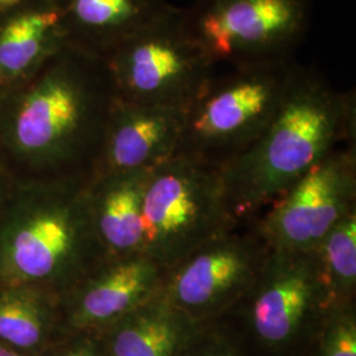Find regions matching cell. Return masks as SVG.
Masks as SVG:
<instances>
[{
    "instance_id": "cell-21",
    "label": "cell",
    "mask_w": 356,
    "mask_h": 356,
    "mask_svg": "<svg viewBox=\"0 0 356 356\" xmlns=\"http://www.w3.org/2000/svg\"><path fill=\"white\" fill-rule=\"evenodd\" d=\"M17 178L15 177L13 169L8 164L4 153L0 148V191L4 189H11Z\"/></svg>"
},
{
    "instance_id": "cell-8",
    "label": "cell",
    "mask_w": 356,
    "mask_h": 356,
    "mask_svg": "<svg viewBox=\"0 0 356 356\" xmlns=\"http://www.w3.org/2000/svg\"><path fill=\"white\" fill-rule=\"evenodd\" d=\"M269 248L252 227L206 243L166 269L160 293L189 318L209 326L252 289Z\"/></svg>"
},
{
    "instance_id": "cell-10",
    "label": "cell",
    "mask_w": 356,
    "mask_h": 356,
    "mask_svg": "<svg viewBox=\"0 0 356 356\" xmlns=\"http://www.w3.org/2000/svg\"><path fill=\"white\" fill-rule=\"evenodd\" d=\"M247 300L254 339L282 354L310 343L325 313L314 251H272Z\"/></svg>"
},
{
    "instance_id": "cell-4",
    "label": "cell",
    "mask_w": 356,
    "mask_h": 356,
    "mask_svg": "<svg viewBox=\"0 0 356 356\" xmlns=\"http://www.w3.org/2000/svg\"><path fill=\"white\" fill-rule=\"evenodd\" d=\"M298 66L289 58L213 76L185 111L177 153L222 168L244 152L277 113Z\"/></svg>"
},
{
    "instance_id": "cell-9",
    "label": "cell",
    "mask_w": 356,
    "mask_h": 356,
    "mask_svg": "<svg viewBox=\"0 0 356 356\" xmlns=\"http://www.w3.org/2000/svg\"><path fill=\"white\" fill-rule=\"evenodd\" d=\"M355 141L327 153L269 204L254 226L272 251L312 252L342 218L356 210Z\"/></svg>"
},
{
    "instance_id": "cell-6",
    "label": "cell",
    "mask_w": 356,
    "mask_h": 356,
    "mask_svg": "<svg viewBox=\"0 0 356 356\" xmlns=\"http://www.w3.org/2000/svg\"><path fill=\"white\" fill-rule=\"evenodd\" d=\"M310 19L312 0H194L182 8L209 61L231 67L293 58Z\"/></svg>"
},
{
    "instance_id": "cell-25",
    "label": "cell",
    "mask_w": 356,
    "mask_h": 356,
    "mask_svg": "<svg viewBox=\"0 0 356 356\" xmlns=\"http://www.w3.org/2000/svg\"><path fill=\"white\" fill-rule=\"evenodd\" d=\"M1 94H3V91H1V90H0V97H1Z\"/></svg>"
},
{
    "instance_id": "cell-18",
    "label": "cell",
    "mask_w": 356,
    "mask_h": 356,
    "mask_svg": "<svg viewBox=\"0 0 356 356\" xmlns=\"http://www.w3.org/2000/svg\"><path fill=\"white\" fill-rule=\"evenodd\" d=\"M45 318L41 306L22 294H6L0 298V338L22 348L41 341Z\"/></svg>"
},
{
    "instance_id": "cell-14",
    "label": "cell",
    "mask_w": 356,
    "mask_h": 356,
    "mask_svg": "<svg viewBox=\"0 0 356 356\" xmlns=\"http://www.w3.org/2000/svg\"><path fill=\"white\" fill-rule=\"evenodd\" d=\"M165 269L148 254L107 261L82 291L73 322L76 327H110L160 292Z\"/></svg>"
},
{
    "instance_id": "cell-3",
    "label": "cell",
    "mask_w": 356,
    "mask_h": 356,
    "mask_svg": "<svg viewBox=\"0 0 356 356\" xmlns=\"http://www.w3.org/2000/svg\"><path fill=\"white\" fill-rule=\"evenodd\" d=\"M90 179H16V202L0 232V254L20 276H65L90 254L103 257L90 213Z\"/></svg>"
},
{
    "instance_id": "cell-24",
    "label": "cell",
    "mask_w": 356,
    "mask_h": 356,
    "mask_svg": "<svg viewBox=\"0 0 356 356\" xmlns=\"http://www.w3.org/2000/svg\"><path fill=\"white\" fill-rule=\"evenodd\" d=\"M19 1H22V0H0V10H4V8H7V7H11V6L19 3Z\"/></svg>"
},
{
    "instance_id": "cell-11",
    "label": "cell",
    "mask_w": 356,
    "mask_h": 356,
    "mask_svg": "<svg viewBox=\"0 0 356 356\" xmlns=\"http://www.w3.org/2000/svg\"><path fill=\"white\" fill-rule=\"evenodd\" d=\"M185 111L116 98L92 176L152 170L178 152Z\"/></svg>"
},
{
    "instance_id": "cell-23",
    "label": "cell",
    "mask_w": 356,
    "mask_h": 356,
    "mask_svg": "<svg viewBox=\"0 0 356 356\" xmlns=\"http://www.w3.org/2000/svg\"><path fill=\"white\" fill-rule=\"evenodd\" d=\"M0 356H20L19 354H16L13 350L4 347V346H0Z\"/></svg>"
},
{
    "instance_id": "cell-1",
    "label": "cell",
    "mask_w": 356,
    "mask_h": 356,
    "mask_svg": "<svg viewBox=\"0 0 356 356\" xmlns=\"http://www.w3.org/2000/svg\"><path fill=\"white\" fill-rule=\"evenodd\" d=\"M102 58L70 44L0 97V148L16 178L91 176L116 101Z\"/></svg>"
},
{
    "instance_id": "cell-22",
    "label": "cell",
    "mask_w": 356,
    "mask_h": 356,
    "mask_svg": "<svg viewBox=\"0 0 356 356\" xmlns=\"http://www.w3.org/2000/svg\"><path fill=\"white\" fill-rule=\"evenodd\" d=\"M60 356H101L90 343L76 344L73 348L65 351Z\"/></svg>"
},
{
    "instance_id": "cell-5",
    "label": "cell",
    "mask_w": 356,
    "mask_h": 356,
    "mask_svg": "<svg viewBox=\"0 0 356 356\" xmlns=\"http://www.w3.org/2000/svg\"><path fill=\"white\" fill-rule=\"evenodd\" d=\"M143 219L144 254L165 270L241 226L229 209L220 168L184 153L151 170Z\"/></svg>"
},
{
    "instance_id": "cell-13",
    "label": "cell",
    "mask_w": 356,
    "mask_h": 356,
    "mask_svg": "<svg viewBox=\"0 0 356 356\" xmlns=\"http://www.w3.org/2000/svg\"><path fill=\"white\" fill-rule=\"evenodd\" d=\"M151 170L92 176L89 204L106 261L144 254V195Z\"/></svg>"
},
{
    "instance_id": "cell-16",
    "label": "cell",
    "mask_w": 356,
    "mask_h": 356,
    "mask_svg": "<svg viewBox=\"0 0 356 356\" xmlns=\"http://www.w3.org/2000/svg\"><path fill=\"white\" fill-rule=\"evenodd\" d=\"M206 327L159 292L108 327L107 356H184Z\"/></svg>"
},
{
    "instance_id": "cell-15",
    "label": "cell",
    "mask_w": 356,
    "mask_h": 356,
    "mask_svg": "<svg viewBox=\"0 0 356 356\" xmlns=\"http://www.w3.org/2000/svg\"><path fill=\"white\" fill-rule=\"evenodd\" d=\"M66 42L54 0H22L0 10V90L24 81Z\"/></svg>"
},
{
    "instance_id": "cell-12",
    "label": "cell",
    "mask_w": 356,
    "mask_h": 356,
    "mask_svg": "<svg viewBox=\"0 0 356 356\" xmlns=\"http://www.w3.org/2000/svg\"><path fill=\"white\" fill-rule=\"evenodd\" d=\"M67 44L104 60L172 13L169 0H54Z\"/></svg>"
},
{
    "instance_id": "cell-19",
    "label": "cell",
    "mask_w": 356,
    "mask_h": 356,
    "mask_svg": "<svg viewBox=\"0 0 356 356\" xmlns=\"http://www.w3.org/2000/svg\"><path fill=\"white\" fill-rule=\"evenodd\" d=\"M309 344L312 356H356L355 305L325 310Z\"/></svg>"
},
{
    "instance_id": "cell-20",
    "label": "cell",
    "mask_w": 356,
    "mask_h": 356,
    "mask_svg": "<svg viewBox=\"0 0 356 356\" xmlns=\"http://www.w3.org/2000/svg\"><path fill=\"white\" fill-rule=\"evenodd\" d=\"M184 356H245L242 351L229 342L225 335H220L207 326L201 335L191 344Z\"/></svg>"
},
{
    "instance_id": "cell-2",
    "label": "cell",
    "mask_w": 356,
    "mask_h": 356,
    "mask_svg": "<svg viewBox=\"0 0 356 356\" xmlns=\"http://www.w3.org/2000/svg\"><path fill=\"white\" fill-rule=\"evenodd\" d=\"M355 92L335 89L318 70L300 65L263 134L220 168L238 222L273 204L332 149L355 141Z\"/></svg>"
},
{
    "instance_id": "cell-17",
    "label": "cell",
    "mask_w": 356,
    "mask_h": 356,
    "mask_svg": "<svg viewBox=\"0 0 356 356\" xmlns=\"http://www.w3.org/2000/svg\"><path fill=\"white\" fill-rule=\"evenodd\" d=\"M325 310L355 305L356 210L342 218L314 250Z\"/></svg>"
},
{
    "instance_id": "cell-7",
    "label": "cell",
    "mask_w": 356,
    "mask_h": 356,
    "mask_svg": "<svg viewBox=\"0 0 356 356\" xmlns=\"http://www.w3.org/2000/svg\"><path fill=\"white\" fill-rule=\"evenodd\" d=\"M103 61L118 99L181 110H186L216 76V66L186 31L179 7Z\"/></svg>"
}]
</instances>
